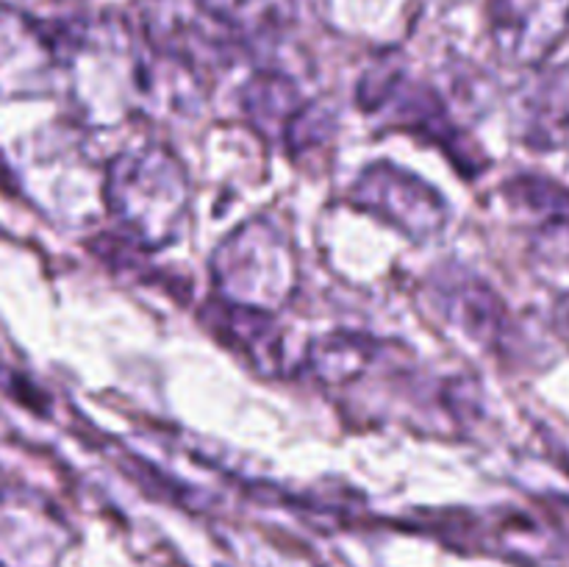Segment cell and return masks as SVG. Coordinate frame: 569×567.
Returning <instances> with one entry per match:
<instances>
[{"label":"cell","mask_w":569,"mask_h":567,"mask_svg":"<svg viewBox=\"0 0 569 567\" xmlns=\"http://www.w3.org/2000/svg\"><path fill=\"white\" fill-rule=\"evenodd\" d=\"M372 359V342L356 334H333L322 337L311 345L309 350V370L320 378L322 384H348L361 376Z\"/></svg>","instance_id":"11"},{"label":"cell","mask_w":569,"mask_h":567,"mask_svg":"<svg viewBox=\"0 0 569 567\" xmlns=\"http://www.w3.org/2000/svg\"><path fill=\"white\" fill-rule=\"evenodd\" d=\"M217 300L272 315L298 289V256L278 222L253 217L228 233L211 256Z\"/></svg>","instance_id":"3"},{"label":"cell","mask_w":569,"mask_h":567,"mask_svg":"<svg viewBox=\"0 0 569 567\" xmlns=\"http://www.w3.org/2000/svg\"><path fill=\"white\" fill-rule=\"evenodd\" d=\"M242 109L256 131L283 142L289 150H306L322 142L331 120L317 103H309L298 83L283 72L261 70L242 87Z\"/></svg>","instance_id":"7"},{"label":"cell","mask_w":569,"mask_h":567,"mask_svg":"<svg viewBox=\"0 0 569 567\" xmlns=\"http://www.w3.org/2000/svg\"><path fill=\"white\" fill-rule=\"evenodd\" d=\"M198 6L242 42L278 37L295 20V0H198Z\"/></svg>","instance_id":"10"},{"label":"cell","mask_w":569,"mask_h":567,"mask_svg":"<svg viewBox=\"0 0 569 567\" xmlns=\"http://www.w3.org/2000/svg\"><path fill=\"white\" fill-rule=\"evenodd\" d=\"M526 139L537 148H553L569 139V64L545 72L522 103Z\"/></svg>","instance_id":"9"},{"label":"cell","mask_w":569,"mask_h":567,"mask_svg":"<svg viewBox=\"0 0 569 567\" xmlns=\"http://www.w3.org/2000/svg\"><path fill=\"white\" fill-rule=\"evenodd\" d=\"M139 20V33L150 50L194 83L226 72L242 42L206 14L198 0H144Z\"/></svg>","instance_id":"4"},{"label":"cell","mask_w":569,"mask_h":567,"mask_svg":"<svg viewBox=\"0 0 569 567\" xmlns=\"http://www.w3.org/2000/svg\"><path fill=\"white\" fill-rule=\"evenodd\" d=\"M61 70L83 120L117 126L150 103L164 61L142 33L111 14L59 22Z\"/></svg>","instance_id":"1"},{"label":"cell","mask_w":569,"mask_h":567,"mask_svg":"<svg viewBox=\"0 0 569 567\" xmlns=\"http://www.w3.org/2000/svg\"><path fill=\"white\" fill-rule=\"evenodd\" d=\"M59 83L64 70L56 26L0 6V103L48 98Z\"/></svg>","instance_id":"5"},{"label":"cell","mask_w":569,"mask_h":567,"mask_svg":"<svg viewBox=\"0 0 569 567\" xmlns=\"http://www.w3.org/2000/svg\"><path fill=\"white\" fill-rule=\"evenodd\" d=\"M106 209L144 250H161L181 237L192 203L187 167L164 145L117 153L103 181Z\"/></svg>","instance_id":"2"},{"label":"cell","mask_w":569,"mask_h":567,"mask_svg":"<svg viewBox=\"0 0 569 567\" xmlns=\"http://www.w3.org/2000/svg\"><path fill=\"white\" fill-rule=\"evenodd\" d=\"M350 200L417 242L442 233L450 217L442 192H437L415 172L389 165V161L365 167L350 189Z\"/></svg>","instance_id":"6"},{"label":"cell","mask_w":569,"mask_h":567,"mask_svg":"<svg viewBox=\"0 0 569 567\" xmlns=\"http://www.w3.org/2000/svg\"><path fill=\"white\" fill-rule=\"evenodd\" d=\"M492 42L509 67H539L569 33V0H492Z\"/></svg>","instance_id":"8"}]
</instances>
